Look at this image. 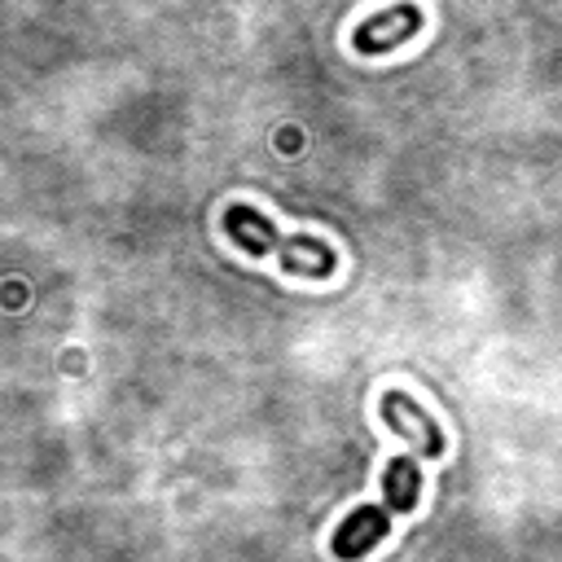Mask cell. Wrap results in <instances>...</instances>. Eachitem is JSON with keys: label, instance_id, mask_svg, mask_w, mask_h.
I'll return each instance as SVG.
<instances>
[{"label": "cell", "instance_id": "cell-1", "mask_svg": "<svg viewBox=\"0 0 562 562\" xmlns=\"http://www.w3.org/2000/svg\"><path fill=\"white\" fill-rule=\"evenodd\" d=\"M224 233H228L246 255H277L281 268L294 272V277L321 281V277L334 272V250H329L321 237H307V233L281 237V228H277L263 211H255V206H246V202H233V206L224 211Z\"/></svg>", "mask_w": 562, "mask_h": 562}, {"label": "cell", "instance_id": "cell-2", "mask_svg": "<svg viewBox=\"0 0 562 562\" xmlns=\"http://www.w3.org/2000/svg\"><path fill=\"white\" fill-rule=\"evenodd\" d=\"M382 422L395 430V435H404V439H413L417 443V457H443V430L435 426V417L408 395V391H386L382 395Z\"/></svg>", "mask_w": 562, "mask_h": 562}, {"label": "cell", "instance_id": "cell-3", "mask_svg": "<svg viewBox=\"0 0 562 562\" xmlns=\"http://www.w3.org/2000/svg\"><path fill=\"white\" fill-rule=\"evenodd\" d=\"M417 31H422V9L404 0V4H395V9H386V13L364 18V22L351 31V48L364 53V57H373V53H386V48L413 40Z\"/></svg>", "mask_w": 562, "mask_h": 562}, {"label": "cell", "instance_id": "cell-4", "mask_svg": "<svg viewBox=\"0 0 562 562\" xmlns=\"http://www.w3.org/2000/svg\"><path fill=\"white\" fill-rule=\"evenodd\" d=\"M386 527H391V509L386 505H360L334 531V553L338 558H360V553H369L386 536Z\"/></svg>", "mask_w": 562, "mask_h": 562}, {"label": "cell", "instance_id": "cell-5", "mask_svg": "<svg viewBox=\"0 0 562 562\" xmlns=\"http://www.w3.org/2000/svg\"><path fill=\"white\" fill-rule=\"evenodd\" d=\"M422 496V465L417 457H391L386 474H382V505L391 514H408Z\"/></svg>", "mask_w": 562, "mask_h": 562}]
</instances>
